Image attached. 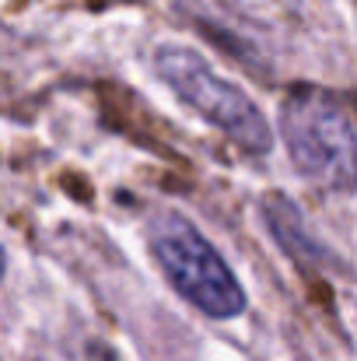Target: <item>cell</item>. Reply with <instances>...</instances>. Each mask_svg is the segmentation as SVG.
Here are the masks:
<instances>
[{
  "mask_svg": "<svg viewBox=\"0 0 357 361\" xmlns=\"http://www.w3.org/2000/svg\"><path fill=\"white\" fill-rule=\"evenodd\" d=\"M158 78L211 126H218L235 147L249 154H266L273 147V130L263 109L232 81L211 71V63L189 46H161L154 53Z\"/></svg>",
  "mask_w": 357,
  "mask_h": 361,
  "instance_id": "obj_3",
  "label": "cell"
},
{
  "mask_svg": "<svg viewBox=\"0 0 357 361\" xmlns=\"http://www.w3.org/2000/svg\"><path fill=\"white\" fill-rule=\"evenodd\" d=\"M4 267H7V259H4V249H0V277H4Z\"/></svg>",
  "mask_w": 357,
  "mask_h": 361,
  "instance_id": "obj_4",
  "label": "cell"
},
{
  "mask_svg": "<svg viewBox=\"0 0 357 361\" xmlns=\"http://www.w3.org/2000/svg\"><path fill=\"white\" fill-rule=\"evenodd\" d=\"M280 137L305 183L337 197L357 193V130L330 92L291 88L280 106Z\"/></svg>",
  "mask_w": 357,
  "mask_h": 361,
  "instance_id": "obj_1",
  "label": "cell"
},
{
  "mask_svg": "<svg viewBox=\"0 0 357 361\" xmlns=\"http://www.w3.org/2000/svg\"><path fill=\"white\" fill-rule=\"evenodd\" d=\"M151 252L172 288L211 319H235L245 309V291L225 256L203 239V232L179 211H158L151 218Z\"/></svg>",
  "mask_w": 357,
  "mask_h": 361,
  "instance_id": "obj_2",
  "label": "cell"
}]
</instances>
